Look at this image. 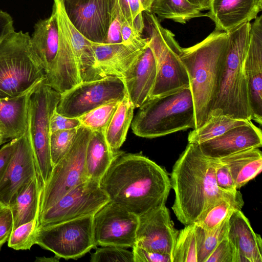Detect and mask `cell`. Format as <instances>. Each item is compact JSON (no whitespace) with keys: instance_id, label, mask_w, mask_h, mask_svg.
Instances as JSON below:
<instances>
[{"instance_id":"d6a6232c","label":"cell","mask_w":262,"mask_h":262,"mask_svg":"<svg viewBox=\"0 0 262 262\" xmlns=\"http://www.w3.org/2000/svg\"><path fill=\"white\" fill-rule=\"evenodd\" d=\"M231 214L212 230H207L196 225L198 262H205L217 245L227 236L228 221Z\"/></svg>"},{"instance_id":"74e56055","label":"cell","mask_w":262,"mask_h":262,"mask_svg":"<svg viewBox=\"0 0 262 262\" xmlns=\"http://www.w3.org/2000/svg\"><path fill=\"white\" fill-rule=\"evenodd\" d=\"M77 129L60 130L51 134L50 149L53 166L65 156L71 148L76 136Z\"/></svg>"},{"instance_id":"83f0119b","label":"cell","mask_w":262,"mask_h":262,"mask_svg":"<svg viewBox=\"0 0 262 262\" xmlns=\"http://www.w3.org/2000/svg\"><path fill=\"white\" fill-rule=\"evenodd\" d=\"M104 130L92 131L85 158V168L89 179L100 181L117 153H114L105 138Z\"/></svg>"},{"instance_id":"8992f818","label":"cell","mask_w":262,"mask_h":262,"mask_svg":"<svg viewBox=\"0 0 262 262\" xmlns=\"http://www.w3.org/2000/svg\"><path fill=\"white\" fill-rule=\"evenodd\" d=\"M45 79L28 32L14 30L0 42V99L22 95Z\"/></svg>"},{"instance_id":"ba28073f","label":"cell","mask_w":262,"mask_h":262,"mask_svg":"<svg viewBox=\"0 0 262 262\" xmlns=\"http://www.w3.org/2000/svg\"><path fill=\"white\" fill-rule=\"evenodd\" d=\"M30 41L43 69L47 85L61 94L81 82L78 69L62 55L57 23L53 12L50 17L35 24Z\"/></svg>"},{"instance_id":"2e32d148","label":"cell","mask_w":262,"mask_h":262,"mask_svg":"<svg viewBox=\"0 0 262 262\" xmlns=\"http://www.w3.org/2000/svg\"><path fill=\"white\" fill-rule=\"evenodd\" d=\"M115 0H64L67 13L88 39L104 43Z\"/></svg>"},{"instance_id":"816d5d0a","label":"cell","mask_w":262,"mask_h":262,"mask_svg":"<svg viewBox=\"0 0 262 262\" xmlns=\"http://www.w3.org/2000/svg\"><path fill=\"white\" fill-rule=\"evenodd\" d=\"M8 140H10L7 137L6 134L2 130H0V145L6 142Z\"/></svg>"},{"instance_id":"277c9868","label":"cell","mask_w":262,"mask_h":262,"mask_svg":"<svg viewBox=\"0 0 262 262\" xmlns=\"http://www.w3.org/2000/svg\"><path fill=\"white\" fill-rule=\"evenodd\" d=\"M250 29L251 23L248 22L228 32L227 45L211 112L223 113L237 119L251 121L244 70Z\"/></svg>"},{"instance_id":"f5cc1de1","label":"cell","mask_w":262,"mask_h":262,"mask_svg":"<svg viewBox=\"0 0 262 262\" xmlns=\"http://www.w3.org/2000/svg\"><path fill=\"white\" fill-rule=\"evenodd\" d=\"M8 206H6L4 204H2V203H0V212L4 210L5 209H6Z\"/></svg>"},{"instance_id":"4fadbf2b","label":"cell","mask_w":262,"mask_h":262,"mask_svg":"<svg viewBox=\"0 0 262 262\" xmlns=\"http://www.w3.org/2000/svg\"><path fill=\"white\" fill-rule=\"evenodd\" d=\"M110 199L100 182L89 179L77 185L39 216V225L94 215Z\"/></svg>"},{"instance_id":"d590c367","label":"cell","mask_w":262,"mask_h":262,"mask_svg":"<svg viewBox=\"0 0 262 262\" xmlns=\"http://www.w3.org/2000/svg\"><path fill=\"white\" fill-rule=\"evenodd\" d=\"M119 102L114 101L102 105L78 117L81 125L92 131L104 130Z\"/></svg>"},{"instance_id":"e575fe53","label":"cell","mask_w":262,"mask_h":262,"mask_svg":"<svg viewBox=\"0 0 262 262\" xmlns=\"http://www.w3.org/2000/svg\"><path fill=\"white\" fill-rule=\"evenodd\" d=\"M38 226L36 218L13 229L7 241L8 247L16 250L30 249L35 244Z\"/></svg>"},{"instance_id":"f1b7e54d","label":"cell","mask_w":262,"mask_h":262,"mask_svg":"<svg viewBox=\"0 0 262 262\" xmlns=\"http://www.w3.org/2000/svg\"><path fill=\"white\" fill-rule=\"evenodd\" d=\"M134 106L127 94L120 101L105 127L106 141L114 153H117L126 139L129 127L134 118Z\"/></svg>"},{"instance_id":"7a4b0ae2","label":"cell","mask_w":262,"mask_h":262,"mask_svg":"<svg viewBox=\"0 0 262 262\" xmlns=\"http://www.w3.org/2000/svg\"><path fill=\"white\" fill-rule=\"evenodd\" d=\"M215 164V159L204 155L198 144L188 143L172 167L170 180L175 198L171 208L185 226L221 199H243L239 191L230 193L217 187Z\"/></svg>"},{"instance_id":"5bb4252c","label":"cell","mask_w":262,"mask_h":262,"mask_svg":"<svg viewBox=\"0 0 262 262\" xmlns=\"http://www.w3.org/2000/svg\"><path fill=\"white\" fill-rule=\"evenodd\" d=\"M139 216L110 201L93 218L96 246L133 248L136 243Z\"/></svg>"},{"instance_id":"ab89813d","label":"cell","mask_w":262,"mask_h":262,"mask_svg":"<svg viewBox=\"0 0 262 262\" xmlns=\"http://www.w3.org/2000/svg\"><path fill=\"white\" fill-rule=\"evenodd\" d=\"M205 262H238L235 247L226 236L217 245Z\"/></svg>"},{"instance_id":"7bdbcfd3","label":"cell","mask_w":262,"mask_h":262,"mask_svg":"<svg viewBox=\"0 0 262 262\" xmlns=\"http://www.w3.org/2000/svg\"><path fill=\"white\" fill-rule=\"evenodd\" d=\"M215 159V179L217 187L222 190L236 193L235 185L228 167L222 164L217 159Z\"/></svg>"},{"instance_id":"4dcf8cb0","label":"cell","mask_w":262,"mask_h":262,"mask_svg":"<svg viewBox=\"0 0 262 262\" xmlns=\"http://www.w3.org/2000/svg\"><path fill=\"white\" fill-rule=\"evenodd\" d=\"M249 121L235 119L223 113L211 112L203 125L190 132L188 143L199 144Z\"/></svg>"},{"instance_id":"3957f363","label":"cell","mask_w":262,"mask_h":262,"mask_svg":"<svg viewBox=\"0 0 262 262\" xmlns=\"http://www.w3.org/2000/svg\"><path fill=\"white\" fill-rule=\"evenodd\" d=\"M228 39V32L214 29L197 44L181 47L180 58L189 77L194 103L195 129L204 124L212 109Z\"/></svg>"},{"instance_id":"60d3db41","label":"cell","mask_w":262,"mask_h":262,"mask_svg":"<svg viewBox=\"0 0 262 262\" xmlns=\"http://www.w3.org/2000/svg\"><path fill=\"white\" fill-rule=\"evenodd\" d=\"M143 30L131 26L124 19L121 27V43L140 49L144 48L148 45V39L143 37Z\"/></svg>"},{"instance_id":"8fae6325","label":"cell","mask_w":262,"mask_h":262,"mask_svg":"<svg viewBox=\"0 0 262 262\" xmlns=\"http://www.w3.org/2000/svg\"><path fill=\"white\" fill-rule=\"evenodd\" d=\"M93 215L48 225H39L35 244L58 257L77 259L96 248Z\"/></svg>"},{"instance_id":"484cf974","label":"cell","mask_w":262,"mask_h":262,"mask_svg":"<svg viewBox=\"0 0 262 262\" xmlns=\"http://www.w3.org/2000/svg\"><path fill=\"white\" fill-rule=\"evenodd\" d=\"M36 86L19 96L0 99V121L10 140L18 138L27 130L29 99Z\"/></svg>"},{"instance_id":"7c38bea8","label":"cell","mask_w":262,"mask_h":262,"mask_svg":"<svg viewBox=\"0 0 262 262\" xmlns=\"http://www.w3.org/2000/svg\"><path fill=\"white\" fill-rule=\"evenodd\" d=\"M126 94L121 78L110 76L81 81L60 94L56 110L64 116L78 118L102 105L119 102Z\"/></svg>"},{"instance_id":"db71d44e","label":"cell","mask_w":262,"mask_h":262,"mask_svg":"<svg viewBox=\"0 0 262 262\" xmlns=\"http://www.w3.org/2000/svg\"><path fill=\"white\" fill-rule=\"evenodd\" d=\"M0 130L3 131L5 133L4 126L1 121H0Z\"/></svg>"},{"instance_id":"f546056e","label":"cell","mask_w":262,"mask_h":262,"mask_svg":"<svg viewBox=\"0 0 262 262\" xmlns=\"http://www.w3.org/2000/svg\"><path fill=\"white\" fill-rule=\"evenodd\" d=\"M202 11L200 7L188 0H154L150 10L160 21L168 19L182 24L205 16Z\"/></svg>"},{"instance_id":"44dd1931","label":"cell","mask_w":262,"mask_h":262,"mask_svg":"<svg viewBox=\"0 0 262 262\" xmlns=\"http://www.w3.org/2000/svg\"><path fill=\"white\" fill-rule=\"evenodd\" d=\"M156 77V62L148 43L122 78L135 108L148 99Z\"/></svg>"},{"instance_id":"52a82bcc","label":"cell","mask_w":262,"mask_h":262,"mask_svg":"<svg viewBox=\"0 0 262 262\" xmlns=\"http://www.w3.org/2000/svg\"><path fill=\"white\" fill-rule=\"evenodd\" d=\"M143 15L148 46L157 66L156 79L149 98L189 87V77L180 58L181 47L174 34L164 28L151 12H144Z\"/></svg>"},{"instance_id":"d4e9b609","label":"cell","mask_w":262,"mask_h":262,"mask_svg":"<svg viewBox=\"0 0 262 262\" xmlns=\"http://www.w3.org/2000/svg\"><path fill=\"white\" fill-rule=\"evenodd\" d=\"M42 188L41 179L37 174L25 185L12 200L8 207L12 212L13 230L39 218Z\"/></svg>"},{"instance_id":"d6986e66","label":"cell","mask_w":262,"mask_h":262,"mask_svg":"<svg viewBox=\"0 0 262 262\" xmlns=\"http://www.w3.org/2000/svg\"><path fill=\"white\" fill-rule=\"evenodd\" d=\"M251 24L250 39L244 61L251 120L262 123V15Z\"/></svg>"},{"instance_id":"8d00e7d4","label":"cell","mask_w":262,"mask_h":262,"mask_svg":"<svg viewBox=\"0 0 262 262\" xmlns=\"http://www.w3.org/2000/svg\"><path fill=\"white\" fill-rule=\"evenodd\" d=\"M124 18L133 26L144 30L143 12H149L154 0H118Z\"/></svg>"},{"instance_id":"4316f807","label":"cell","mask_w":262,"mask_h":262,"mask_svg":"<svg viewBox=\"0 0 262 262\" xmlns=\"http://www.w3.org/2000/svg\"><path fill=\"white\" fill-rule=\"evenodd\" d=\"M217 159L229 169L237 190L255 178L262 169V153L259 148L246 149Z\"/></svg>"},{"instance_id":"7dc6e473","label":"cell","mask_w":262,"mask_h":262,"mask_svg":"<svg viewBox=\"0 0 262 262\" xmlns=\"http://www.w3.org/2000/svg\"><path fill=\"white\" fill-rule=\"evenodd\" d=\"M16 139L17 138L11 140L0 149V182L13 151Z\"/></svg>"},{"instance_id":"b9f144b4","label":"cell","mask_w":262,"mask_h":262,"mask_svg":"<svg viewBox=\"0 0 262 262\" xmlns=\"http://www.w3.org/2000/svg\"><path fill=\"white\" fill-rule=\"evenodd\" d=\"M118 0H115L110 18L106 39L104 43L113 44L122 42L121 27L124 19Z\"/></svg>"},{"instance_id":"cb8c5ba5","label":"cell","mask_w":262,"mask_h":262,"mask_svg":"<svg viewBox=\"0 0 262 262\" xmlns=\"http://www.w3.org/2000/svg\"><path fill=\"white\" fill-rule=\"evenodd\" d=\"M227 237L236 248L238 262H262V241L242 210H235L228 221Z\"/></svg>"},{"instance_id":"603a6c76","label":"cell","mask_w":262,"mask_h":262,"mask_svg":"<svg viewBox=\"0 0 262 262\" xmlns=\"http://www.w3.org/2000/svg\"><path fill=\"white\" fill-rule=\"evenodd\" d=\"M93 48L98 79L110 76L122 78L144 49L122 43L108 44L93 42Z\"/></svg>"},{"instance_id":"bcb514c9","label":"cell","mask_w":262,"mask_h":262,"mask_svg":"<svg viewBox=\"0 0 262 262\" xmlns=\"http://www.w3.org/2000/svg\"><path fill=\"white\" fill-rule=\"evenodd\" d=\"M13 230V217L9 207L0 212V250Z\"/></svg>"},{"instance_id":"ffe728a7","label":"cell","mask_w":262,"mask_h":262,"mask_svg":"<svg viewBox=\"0 0 262 262\" xmlns=\"http://www.w3.org/2000/svg\"><path fill=\"white\" fill-rule=\"evenodd\" d=\"M198 145L205 156L220 159L246 149L261 147L262 134L251 121Z\"/></svg>"},{"instance_id":"f35d334b","label":"cell","mask_w":262,"mask_h":262,"mask_svg":"<svg viewBox=\"0 0 262 262\" xmlns=\"http://www.w3.org/2000/svg\"><path fill=\"white\" fill-rule=\"evenodd\" d=\"M91 262H134L132 251L114 246L97 248L91 255Z\"/></svg>"},{"instance_id":"7402d4cb","label":"cell","mask_w":262,"mask_h":262,"mask_svg":"<svg viewBox=\"0 0 262 262\" xmlns=\"http://www.w3.org/2000/svg\"><path fill=\"white\" fill-rule=\"evenodd\" d=\"M205 16L215 24V29L229 32L255 19L262 10V0H209Z\"/></svg>"},{"instance_id":"9a60e30c","label":"cell","mask_w":262,"mask_h":262,"mask_svg":"<svg viewBox=\"0 0 262 262\" xmlns=\"http://www.w3.org/2000/svg\"><path fill=\"white\" fill-rule=\"evenodd\" d=\"M52 12L57 23L62 55L68 60L76 63L81 81L97 79L93 42L72 23L66 10L64 0H53Z\"/></svg>"},{"instance_id":"5b68a950","label":"cell","mask_w":262,"mask_h":262,"mask_svg":"<svg viewBox=\"0 0 262 262\" xmlns=\"http://www.w3.org/2000/svg\"><path fill=\"white\" fill-rule=\"evenodd\" d=\"M131 124L136 135L146 138L195 129V110L190 86L149 98L139 107Z\"/></svg>"},{"instance_id":"1f68e13d","label":"cell","mask_w":262,"mask_h":262,"mask_svg":"<svg viewBox=\"0 0 262 262\" xmlns=\"http://www.w3.org/2000/svg\"><path fill=\"white\" fill-rule=\"evenodd\" d=\"M243 199H223L205 210L194 222L196 226L210 230L217 226L235 210H242Z\"/></svg>"},{"instance_id":"836d02e7","label":"cell","mask_w":262,"mask_h":262,"mask_svg":"<svg viewBox=\"0 0 262 262\" xmlns=\"http://www.w3.org/2000/svg\"><path fill=\"white\" fill-rule=\"evenodd\" d=\"M194 223L179 231L171 254L172 262H198Z\"/></svg>"},{"instance_id":"ee69618b","label":"cell","mask_w":262,"mask_h":262,"mask_svg":"<svg viewBox=\"0 0 262 262\" xmlns=\"http://www.w3.org/2000/svg\"><path fill=\"white\" fill-rule=\"evenodd\" d=\"M132 248L134 262H172L170 255L148 250L136 246Z\"/></svg>"},{"instance_id":"f6af8a7d","label":"cell","mask_w":262,"mask_h":262,"mask_svg":"<svg viewBox=\"0 0 262 262\" xmlns=\"http://www.w3.org/2000/svg\"><path fill=\"white\" fill-rule=\"evenodd\" d=\"M81 125L78 118H72L62 115L54 111L50 120L51 134L56 131L77 128Z\"/></svg>"},{"instance_id":"9c48e42d","label":"cell","mask_w":262,"mask_h":262,"mask_svg":"<svg viewBox=\"0 0 262 262\" xmlns=\"http://www.w3.org/2000/svg\"><path fill=\"white\" fill-rule=\"evenodd\" d=\"M60 97V93L44 79L33 91L28 102L27 130L43 186L53 168L50 149V120Z\"/></svg>"},{"instance_id":"e0dca14e","label":"cell","mask_w":262,"mask_h":262,"mask_svg":"<svg viewBox=\"0 0 262 262\" xmlns=\"http://www.w3.org/2000/svg\"><path fill=\"white\" fill-rule=\"evenodd\" d=\"M37 174L39 175L29 134L26 130L23 135L17 138L0 182V203L9 206L22 188Z\"/></svg>"},{"instance_id":"f907efd6","label":"cell","mask_w":262,"mask_h":262,"mask_svg":"<svg viewBox=\"0 0 262 262\" xmlns=\"http://www.w3.org/2000/svg\"><path fill=\"white\" fill-rule=\"evenodd\" d=\"M59 258L55 256L53 257L46 258V257H38L36 258V261H59Z\"/></svg>"},{"instance_id":"ac0fdd59","label":"cell","mask_w":262,"mask_h":262,"mask_svg":"<svg viewBox=\"0 0 262 262\" xmlns=\"http://www.w3.org/2000/svg\"><path fill=\"white\" fill-rule=\"evenodd\" d=\"M179 231L165 205L139 216L135 246L171 256Z\"/></svg>"},{"instance_id":"c3c4849f","label":"cell","mask_w":262,"mask_h":262,"mask_svg":"<svg viewBox=\"0 0 262 262\" xmlns=\"http://www.w3.org/2000/svg\"><path fill=\"white\" fill-rule=\"evenodd\" d=\"M14 30L12 16L8 13L0 10V42Z\"/></svg>"},{"instance_id":"681fc988","label":"cell","mask_w":262,"mask_h":262,"mask_svg":"<svg viewBox=\"0 0 262 262\" xmlns=\"http://www.w3.org/2000/svg\"><path fill=\"white\" fill-rule=\"evenodd\" d=\"M192 4L198 6L202 11L208 10L209 0H188Z\"/></svg>"},{"instance_id":"6da1fadb","label":"cell","mask_w":262,"mask_h":262,"mask_svg":"<svg viewBox=\"0 0 262 262\" xmlns=\"http://www.w3.org/2000/svg\"><path fill=\"white\" fill-rule=\"evenodd\" d=\"M100 184L111 201L138 216L165 205L171 188L164 168L141 154L120 151Z\"/></svg>"},{"instance_id":"30bf717a","label":"cell","mask_w":262,"mask_h":262,"mask_svg":"<svg viewBox=\"0 0 262 262\" xmlns=\"http://www.w3.org/2000/svg\"><path fill=\"white\" fill-rule=\"evenodd\" d=\"M92 133L89 128L83 125L79 126L71 148L53 166L43 186L39 214L74 187L89 179L85 168V158Z\"/></svg>"}]
</instances>
